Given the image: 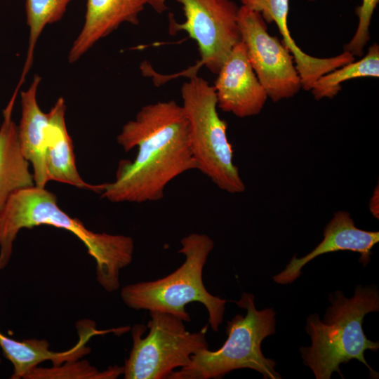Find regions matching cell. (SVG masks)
Returning <instances> with one entry per match:
<instances>
[{"instance_id": "5b68a950", "label": "cell", "mask_w": 379, "mask_h": 379, "mask_svg": "<svg viewBox=\"0 0 379 379\" xmlns=\"http://www.w3.org/2000/svg\"><path fill=\"white\" fill-rule=\"evenodd\" d=\"M254 300L253 294L243 292L241 298L233 302L246 313L227 321V338L222 346L192 355L190 362L168 379H217L240 368L255 370L265 379L281 378L275 371L276 362L261 350L263 340L275 333L276 313L272 308L258 310Z\"/></svg>"}, {"instance_id": "3957f363", "label": "cell", "mask_w": 379, "mask_h": 379, "mask_svg": "<svg viewBox=\"0 0 379 379\" xmlns=\"http://www.w3.org/2000/svg\"><path fill=\"white\" fill-rule=\"evenodd\" d=\"M331 306L320 320L317 314L309 315L305 331L311 338V345L301 347L300 352L304 365L308 366L317 379H329L334 372L344 378L340 365L352 359L363 363L373 378L378 373L366 362V350L376 352L379 343L369 340L362 328L364 317L379 311L377 286L358 285L352 297L343 292L329 293Z\"/></svg>"}, {"instance_id": "44dd1931", "label": "cell", "mask_w": 379, "mask_h": 379, "mask_svg": "<svg viewBox=\"0 0 379 379\" xmlns=\"http://www.w3.org/2000/svg\"><path fill=\"white\" fill-rule=\"evenodd\" d=\"M379 0H362L361 4L356 9L358 16V25L355 33L350 41L344 46V51L350 53L354 57H361L364 49L370 37V25L373 14Z\"/></svg>"}, {"instance_id": "7402d4cb", "label": "cell", "mask_w": 379, "mask_h": 379, "mask_svg": "<svg viewBox=\"0 0 379 379\" xmlns=\"http://www.w3.org/2000/svg\"><path fill=\"white\" fill-rule=\"evenodd\" d=\"M379 195V193H378V186H377V188H375L373 194V196L371 197V200H370V204H369V208H370V211L371 212V213L373 214V215L377 219H378V217H379V208H378V201H379V199H378V196Z\"/></svg>"}, {"instance_id": "d6986e66", "label": "cell", "mask_w": 379, "mask_h": 379, "mask_svg": "<svg viewBox=\"0 0 379 379\" xmlns=\"http://www.w3.org/2000/svg\"><path fill=\"white\" fill-rule=\"evenodd\" d=\"M72 0H26L25 11L29 27V45L20 88L32 67L34 48L39 36L47 25L61 20Z\"/></svg>"}, {"instance_id": "ac0fdd59", "label": "cell", "mask_w": 379, "mask_h": 379, "mask_svg": "<svg viewBox=\"0 0 379 379\" xmlns=\"http://www.w3.org/2000/svg\"><path fill=\"white\" fill-rule=\"evenodd\" d=\"M361 77H379V46L372 44L366 55L320 77L312 85V94L316 100L332 99L342 89L341 84Z\"/></svg>"}, {"instance_id": "7c38bea8", "label": "cell", "mask_w": 379, "mask_h": 379, "mask_svg": "<svg viewBox=\"0 0 379 379\" xmlns=\"http://www.w3.org/2000/svg\"><path fill=\"white\" fill-rule=\"evenodd\" d=\"M246 6L259 13L265 22L276 24L284 45L293 58L304 90L310 91L320 77L355 60V57L345 51L326 58L313 57L302 51L293 39L288 26L289 0H247Z\"/></svg>"}, {"instance_id": "52a82bcc", "label": "cell", "mask_w": 379, "mask_h": 379, "mask_svg": "<svg viewBox=\"0 0 379 379\" xmlns=\"http://www.w3.org/2000/svg\"><path fill=\"white\" fill-rule=\"evenodd\" d=\"M147 327L135 324L131 328L133 346L125 360V379H165L175 368L187 366L191 356L208 349V325L199 332L186 330L184 321L167 312L149 311Z\"/></svg>"}, {"instance_id": "5bb4252c", "label": "cell", "mask_w": 379, "mask_h": 379, "mask_svg": "<svg viewBox=\"0 0 379 379\" xmlns=\"http://www.w3.org/2000/svg\"><path fill=\"white\" fill-rule=\"evenodd\" d=\"M77 330L79 341L73 347L56 352L50 350L49 343L36 338L22 341L11 339L0 332V347L4 355L12 363L13 373L12 379L24 378L27 373L40 363L50 360L53 366L60 365L68 361L77 360L90 352L86 343L93 335L103 334L106 331L96 329L93 321H79Z\"/></svg>"}, {"instance_id": "6da1fadb", "label": "cell", "mask_w": 379, "mask_h": 379, "mask_svg": "<svg viewBox=\"0 0 379 379\" xmlns=\"http://www.w3.org/2000/svg\"><path fill=\"white\" fill-rule=\"evenodd\" d=\"M125 152L138 147L133 161L121 160L114 182L101 197L114 203L163 199L165 188L181 174L197 169L190 145L189 122L175 100L143 106L117 138Z\"/></svg>"}, {"instance_id": "9a60e30c", "label": "cell", "mask_w": 379, "mask_h": 379, "mask_svg": "<svg viewBox=\"0 0 379 379\" xmlns=\"http://www.w3.org/2000/svg\"><path fill=\"white\" fill-rule=\"evenodd\" d=\"M65 100L60 97L48 113L45 154L48 178L49 180L102 193L105 187V183L99 185L87 183L81 178L77 171L72 142L65 123Z\"/></svg>"}, {"instance_id": "30bf717a", "label": "cell", "mask_w": 379, "mask_h": 379, "mask_svg": "<svg viewBox=\"0 0 379 379\" xmlns=\"http://www.w3.org/2000/svg\"><path fill=\"white\" fill-rule=\"evenodd\" d=\"M214 84L218 107L239 118L258 114L268 98L241 40L222 63Z\"/></svg>"}, {"instance_id": "277c9868", "label": "cell", "mask_w": 379, "mask_h": 379, "mask_svg": "<svg viewBox=\"0 0 379 379\" xmlns=\"http://www.w3.org/2000/svg\"><path fill=\"white\" fill-rule=\"evenodd\" d=\"M179 253L184 262L174 272L161 279L125 286L121 298L128 307L160 311L175 315L185 322L191 321L185 306L193 302L204 305L212 329L218 332L223 321L226 300L213 295L203 282V270L214 247L207 234L191 233L181 241Z\"/></svg>"}, {"instance_id": "7a4b0ae2", "label": "cell", "mask_w": 379, "mask_h": 379, "mask_svg": "<svg viewBox=\"0 0 379 379\" xmlns=\"http://www.w3.org/2000/svg\"><path fill=\"white\" fill-rule=\"evenodd\" d=\"M42 225L67 230L78 237L96 262L98 282L107 292L119 289L120 270L133 260V239L89 230L59 208L53 193L35 185L14 192L0 211V270L9 262L18 232Z\"/></svg>"}, {"instance_id": "8fae6325", "label": "cell", "mask_w": 379, "mask_h": 379, "mask_svg": "<svg viewBox=\"0 0 379 379\" xmlns=\"http://www.w3.org/2000/svg\"><path fill=\"white\" fill-rule=\"evenodd\" d=\"M378 241V232L357 227L348 212L338 211L325 227L323 240L305 256L298 258L294 255L273 279L279 284H291L300 277L302 268L310 261L319 255L339 251L359 253V261L365 267L370 261L373 247Z\"/></svg>"}, {"instance_id": "4fadbf2b", "label": "cell", "mask_w": 379, "mask_h": 379, "mask_svg": "<svg viewBox=\"0 0 379 379\" xmlns=\"http://www.w3.org/2000/svg\"><path fill=\"white\" fill-rule=\"evenodd\" d=\"M149 0H87L84 25L68 55L69 63L78 61L95 43L121 24H139V15Z\"/></svg>"}, {"instance_id": "cb8c5ba5", "label": "cell", "mask_w": 379, "mask_h": 379, "mask_svg": "<svg viewBox=\"0 0 379 379\" xmlns=\"http://www.w3.org/2000/svg\"><path fill=\"white\" fill-rule=\"evenodd\" d=\"M310 1H314V0H310Z\"/></svg>"}, {"instance_id": "ba28073f", "label": "cell", "mask_w": 379, "mask_h": 379, "mask_svg": "<svg viewBox=\"0 0 379 379\" xmlns=\"http://www.w3.org/2000/svg\"><path fill=\"white\" fill-rule=\"evenodd\" d=\"M166 0H149L158 13L168 9ZM184 11L185 21L170 19V32H186L198 46L199 66L218 72L234 46L241 41L238 25L239 7L232 0H176Z\"/></svg>"}, {"instance_id": "e0dca14e", "label": "cell", "mask_w": 379, "mask_h": 379, "mask_svg": "<svg viewBox=\"0 0 379 379\" xmlns=\"http://www.w3.org/2000/svg\"><path fill=\"white\" fill-rule=\"evenodd\" d=\"M17 93L14 92L3 112L0 127V211L14 192L35 185L29 161L20 147L18 126L11 117Z\"/></svg>"}, {"instance_id": "2e32d148", "label": "cell", "mask_w": 379, "mask_h": 379, "mask_svg": "<svg viewBox=\"0 0 379 379\" xmlns=\"http://www.w3.org/2000/svg\"><path fill=\"white\" fill-rule=\"evenodd\" d=\"M40 81L41 77L34 75L29 87L21 91L22 116L18 136L22 154L32 165L35 186L44 188L49 181L45 159L48 115L41 111L37 102Z\"/></svg>"}, {"instance_id": "8992f818", "label": "cell", "mask_w": 379, "mask_h": 379, "mask_svg": "<svg viewBox=\"0 0 379 379\" xmlns=\"http://www.w3.org/2000/svg\"><path fill=\"white\" fill-rule=\"evenodd\" d=\"M189 75L181 87L182 107L189 122L190 145L197 170L220 190L241 193L246 187L233 162L227 124L218 114L214 87L196 73Z\"/></svg>"}, {"instance_id": "9c48e42d", "label": "cell", "mask_w": 379, "mask_h": 379, "mask_svg": "<svg viewBox=\"0 0 379 379\" xmlns=\"http://www.w3.org/2000/svg\"><path fill=\"white\" fill-rule=\"evenodd\" d=\"M238 25L249 62L268 98L276 102L296 95L302 84L293 58L277 37L268 33L261 15L241 6Z\"/></svg>"}, {"instance_id": "603a6c76", "label": "cell", "mask_w": 379, "mask_h": 379, "mask_svg": "<svg viewBox=\"0 0 379 379\" xmlns=\"http://www.w3.org/2000/svg\"><path fill=\"white\" fill-rule=\"evenodd\" d=\"M0 363H1V359H0Z\"/></svg>"}, {"instance_id": "ffe728a7", "label": "cell", "mask_w": 379, "mask_h": 379, "mask_svg": "<svg viewBox=\"0 0 379 379\" xmlns=\"http://www.w3.org/2000/svg\"><path fill=\"white\" fill-rule=\"evenodd\" d=\"M124 373V366H110L98 371L86 360H73L50 368L38 366L30 370L24 379H115Z\"/></svg>"}]
</instances>
